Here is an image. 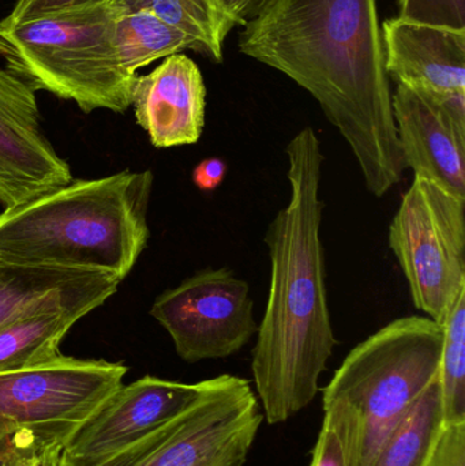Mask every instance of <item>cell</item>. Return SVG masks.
<instances>
[{"label": "cell", "mask_w": 465, "mask_h": 466, "mask_svg": "<svg viewBox=\"0 0 465 466\" xmlns=\"http://www.w3.org/2000/svg\"><path fill=\"white\" fill-rule=\"evenodd\" d=\"M115 38L123 66L134 76H138L139 68L161 57L194 49L185 33L147 10H119L115 21Z\"/></svg>", "instance_id": "obj_19"}, {"label": "cell", "mask_w": 465, "mask_h": 466, "mask_svg": "<svg viewBox=\"0 0 465 466\" xmlns=\"http://www.w3.org/2000/svg\"><path fill=\"white\" fill-rule=\"evenodd\" d=\"M8 437L0 438V464H2L3 453H5V448H7Z\"/></svg>", "instance_id": "obj_28"}, {"label": "cell", "mask_w": 465, "mask_h": 466, "mask_svg": "<svg viewBox=\"0 0 465 466\" xmlns=\"http://www.w3.org/2000/svg\"><path fill=\"white\" fill-rule=\"evenodd\" d=\"M40 443L30 432L11 435L0 466H41Z\"/></svg>", "instance_id": "obj_24"}, {"label": "cell", "mask_w": 465, "mask_h": 466, "mask_svg": "<svg viewBox=\"0 0 465 466\" xmlns=\"http://www.w3.org/2000/svg\"><path fill=\"white\" fill-rule=\"evenodd\" d=\"M238 48L316 98L369 193L381 198L403 180L377 0H265L242 25Z\"/></svg>", "instance_id": "obj_1"}, {"label": "cell", "mask_w": 465, "mask_h": 466, "mask_svg": "<svg viewBox=\"0 0 465 466\" xmlns=\"http://www.w3.org/2000/svg\"><path fill=\"white\" fill-rule=\"evenodd\" d=\"M120 282L114 274H100L2 326L0 372L29 369L60 358V342L66 334L85 315L114 296Z\"/></svg>", "instance_id": "obj_15"}, {"label": "cell", "mask_w": 465, "mask_h": 466, "mask_svg": "<svg viewBox=\"0 0 465 466\" xmlns=\"http://www.w3.org/2000/svg\"><path fill=\"white\" fill-rule=\"evenodd\" d=\"M428 466H465V423L444 427Z\"/></svg>", "instance_id": "obj_23"}, {"label": "cell", "mask_w": 465, "mask_h": 466, "mask_svg": "<svg viewBox=\"0 0 465 466\" xmlns=\"http://www.w3.org/2000/svg\"><path fill=\"white\" fill-rule=\"evenodd\" d=\"M381 29L385 70L396 85L428 95L465 92V32L399 16Z\"/></svg>", "instance_id": "obj_14"}, {"label": "cell", "mask_w": 465, "mask_h": 466, "mask_svg": "<svg viewBox=\"0 0 465 466\" xmlns=\"http://www.w3.org/2000/svg\"><path fill=\"white\" fill-rule=\"evenodd\" d=\"M442 430L439 378L390 431L368 466H428Z\"/></svg>", "instance_id": "obj_18"}, {"label": "cell", "mask_w": 465, "mask_h": 466, "mask_svg": "<svg viewBox=\"0 0 465 466\" xmlns=\"http://www.w3.org/2000/svg\"><path fill=\"white\" fill-rule=\"evenodd\" d=\"M399 18L465 32V0H399Z\"/></svg>", "instance_id": "obj_21"}, {"label": "cell", "mask_w": 465, "mask_h": 466, "mask_svg": "<svg viewBox=\"0 0 465 466\" xmlns=\"http://www.w3.org/2000/svg\"><path fill=\"white\" fill-rule=\"evenodd\" d=\"M442 326L440 390L444 427L465 423V289L459 293Z\"/></svg>", "instance_id": "obj_20"}, {"label": "cell", "mask_w": 465, "mask_h": 466, "mask_svg": "<svg viewBox=\"0 0 465 466\" xmlns=\"http://www.w3.org/2000/svg\"><path fill=\"white\" fill-rule=\"evenodd\" d=\"M392 106L407 168L414 177L465 198V125L433 97L406 85H396Z\"/></svg>", "instance_id": "obj_12"}, {"label": "cell", "mask_w": 465, "mask_h": 466, "mask_svg": "<svg viewBox=\"0 0 465 466\" xmlns=\"http://www.w3.org/2000/svg\"><path fill=\"white\" fill-rule=\"evenodd\" d=\"M103 273L0 260V328Z\"/></svg>", "instance_id": "obj_17"}, {"label": "cell", "mask_w": 465, "mask_h": 466, "mask_svg": "<svg viewBox=\"0 0 465 466\" xmlns=\"http://www.w3.org/2000/svg\"><path fill=\"white\" fill-rule=\"evenodd\" d=\"M70 182V166L41 127L35 90L0 68V205L19 207Z\"/></svg>", "instance_id": "obj_11"}, {"label": "cell", "mask_w": 465, "mask_h": 466, "mask_svg": "<svg viewBox=\"0 0 465 466\" xmlns=\"http://www.w3.org/2000/svg\"><path fill=\"white\" fill-rule=\"evenodd\" d=\"M227 164L221 158L209 157L199 161L193 169V183L205 193L217 190L227 177Z\"/></svg>", "instance_id": "obj_26"}, {"label": "cell", "mask_w": 465, "mask_h": 466, "mask_svg": "<svg viewBox=\"0 0 465 466\" xmlns=\"http://www.w3.org/2000/svg\"><path fill=\"white\" fill-rule=\"evenodd\" d=\"M205 380L175 382L147 377L120 386L86 420L55 440L41 441L43 466H82L123 451L185 412Z\"/></svg>", "instance_id": "obj_10"}, {"label": "cell", "mask_w": 465, "mask_h": 466, "mask_svg": "<svg viewBox=\"0 0 465 466\" xmlns=\"http://www.w3.org/2000/svg\"><path fill=\"white\" fill-rule=\"evenodd\" d=\"M289 196L265 233L270 284L251 350L257 399L268 423L283 424L308 408L338 345L328 306L321 240V142L311 127L286 147Z\"/></svg>", "instance_id": "obj_2"}, {"label": "cell", "mask_w": 465, "mask_h": 466, "mask_svg": "<svg viewBox=\"0 0 465 466\" xmlns=\"http://www.w3.org/2000/svg\"><path fill=\"white\" fill-rule=\"evenodd\" d=\"M262 421L251 383L224 374L205 380L199 399L160 429L82 466H245Z\"/></svg>", "instance_id": "obj_6"}, {"label": "cell", "mask_w": 465, "mask_h": 466, "mask_svg": "<svg viewBox=\"0 0 465 466\" xmlns=\"http://www.w3.org/2000/svg\"><path fill=\"white\" fill-rule=\"evenodd\" d=\"M152 171L74 180L0 213V260L106 271L120 281L147 248Z\"/></svg>", "instance_id": "obj_3"}, {"label": "cell", "mask_w": 465, "mask_h": 466, "mask_svg": "<svg viewBox=\"0 0 465 466\" xmlns=\"http://www.w3.org/2000/svg\"><path fill=\"white\" fill-rule=\"evenodd\" d=\"M131 106L157 149L197 144L207 111L201 70L182 52L167 56L147 76H136Z\"/></svg>", "instance_id": "obj_13"}, {"label": "cell", "mask_w": 465, "mask_h": 466, "mask_svg": "<svg viewBox=\"0 0 465 466\" xmlns=\"http://www.w3.org/2000/svg\"><path fill=\"white\" fill-rule=\"evenodd\" d=\"M265 0H221L237 26H242L246 21L254 16Z\"/></svg>", "instance_id": "obj_27"}, {"label": "cell", "mask_w": 465, "mask_h": 466, "mask_svg": "<svg viewBox=\"0 0 465 466\" xmlns=\"http://www.w3.org/2000/svg\"><path fill=\"white\" fill-rule=\"evenodd\" d=\"M412 303L441 323L465 289V198L414 177L389 227Z\"/></svg>", "instance_id": "obj_7"}, {"label": "cell", "mask_w": 465, "mask_h": 466, "mask_svg": "<svg viewBox=\"0 0 465 466\" xmlns=\"http://www.w3.org/2000/svg\"><path fill=\"white\" fill-rule=\"evenodd\" d=\"M106 0H16L15 5L5 18L0 21L3 26H15L46 14L59 13L79 5H93Z\"/></svg>", "instance_id": "obj_22"}, {"label": "cell", "mask_w": 465, "mask_h": 466, "mask_svg": "<svg viewBox=\"0 0 465 466\" xmlns=\"http://www.w3.org/2000/svg\"><path fill=\"white\" fill-rule=\"evenodd\" d=\"M120 10H147L185 33L193 51L212 62L223 60V48L237 26L221 0H115Z\"/></svg>", "instance_id": "obj_16"}, {"label": "cell", "mask_w": 465, "mask_h": 466, "mask_svg": "<svg viewBox=\"0 0 465 466\" xmlns=\"http://www.w3.org/2000/svg\"><path fill=\"white\" fill-rule=\"evenodd\" d=\"M115 0L79 5L15 25H0V59L5 70L35 92L74 101L85 114H125L134 81L115 38Z\"/></svg>", "instance_id": "obj_5"}, {"label": "cell", "mask_w": 465, "mask_h": 466, "mask_svg": "<svg viewBox=\"0 0 465 466\" xmlns=\"http://www.w3.org/2000/svg\"><path fill=\"white\" fill-rule=\"evenodd\" d=\"M150 315L191 364L240 352L258 329L250 285L228 268L197 271L157 296Z\"/></svg>", "instance_id": "obj_9"}, {"label": "cell", "mask_w": 465, "mask_h": 466, "mask_svg": "<svg viewBox=\"0 0 465 466\" xmlns=\"http://www.w3.org/2000/svg\"><path fill=\"white\" fill-rule=\"evenodd\" d=\"M442 326L398 318L358 344L324 389L327 421L349 466H368L388 435L440 378Z\"/></svg>", "instance_id": "obj_4"}, {"label": "cell", "mask_w": 465, "mask_h": 466, "mask_svg": "<svg viewBox=\"0 0 465 466\" xmlns=\"http://www.w3.org/2000/svg\"><path fill=\"white\" fill-rule=\"evenodd\" d=\"M122 363L60 356L49 363L0 372V438L30 432L62 437L86 420L120 386Z\"/></svg>", "instance_id": "obj_8"}, {"label": "cell", "mask_w": 465, "mask_h": 466, "mask_svg": "<svg viewBox=\"0 0 465 466\" xmlns=\"http://www.w3.org/2000/svg\"><path fill=\"white\" fill-rule=\"evenodd\" d=\"M308 466H349L343 443L327 421L322 420Z\"/></svg>", "instance_id": "obj_25"}]
</instances>
